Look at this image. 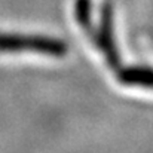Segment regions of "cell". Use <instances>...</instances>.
<instances>
[{"mask_svg":"<svg viewBox=\"0 0 153 153\" xmlns=\"http://www.w3.org/2000/svg\"><path fill=\"white\" fill-rule=\"evenodd\" d=\"M0 52H37L61 56L67 52L65 45L51 37L40 36H0Z\"/></svg>","mask_w":153,"mask_h":153,"instance_id":"cell-1","label":"cell"},{"mask_svg":"<svg viewBox=\"0 0 153 153\" xmlns=\"http://www.w3.org/2000/svg\"><path fill=\"white\" fill-rule=\"evenodd\" d=\"M119 77L123 83H140L153 86V71L150 70H126L120 73Z\"/></svg>","mask_w":153,"mask_h":153,"instance_id":"cell-2","label":"cell"}]
</instances>
